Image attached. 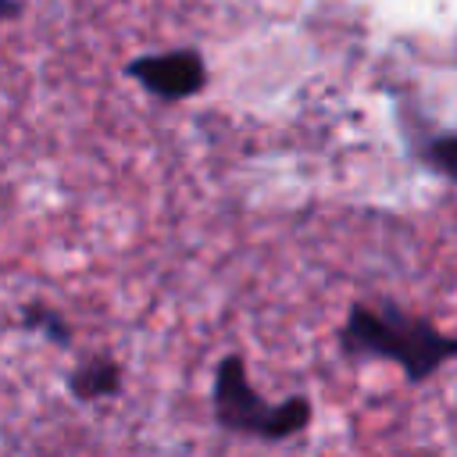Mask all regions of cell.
<instances>
[{"label":"cell","mask_w":457,"mask_h":457,"mask_svg":"<svg viewBox=\"0 0 457 457\" xmlns=\"http://www.w3.org/2000/svg\"><path fill=\"white\" fill-rule=\"evenodd\" d=\"M425 161H428L439 175H446V179L457 182V132L432 139V143L425 146Z\"/></svg>","instance_id":"cell-6"},{"label":"cell","mask_w":457,"mask_h":457,"mask_svg":"<svg viewBox=\"0 0 457 457\" xmlns=\"http://www.w3.org/2000/svg\"><path fill=\"white\" fill-rule=\"evenodd\" d=\"M339 346L350 357H386L407 371V378L421 382L450 357H457V336L439 332L432 321L396 307H364L353 303L346 325L339 332Z\"/></svg>","instance_id":"cell-1"},{"label":"cell","mask_w":457,"mask_h":457,"mask_svg":"<svg viewBox=\"0 0 457 457\" xmlns=\"http://www.w3.org/2000/svg\"><path fill=\"white\" fill-rule=\"evenodd\" d=\"M18 11H21V4H18V0H0V21H4V18H14Z\"/></svg>","instance_id":"cell-7"},{"label":"cell","mask_w":457,"mask_h":457,"mask_svg":"<svg viewBox=\"0 0 457 457\" xmlns=\"http://www.w3.org/2000/svg\"><path fill=\"white\" fill-rule=\"evenodd\" d=\"M214 414H218V425L228 432L278 443V439L300 436L311 425V400L289 396L282 403H268L250 386L243 357L232 353L214 371Z\"/></svg>","instance_id":"cell-2"},{"label":"cell","mask_w":457,"mask_h":457,"mask_svg":"<svg viewBox=\"0 0 457 457\" xmlns=\"http://www.w3.org/2000/svg\"><path fill=\"white\" fill-rule=\"evenodd\" d=\"M71 393L79 400H104L121 389V368L111 357H89L71 371Z\"/></svg>","instance_id":"cell-4"},{"label":"cell","mask_w":457,"mask_h":457,"mask_svg":"<svg viewBox=\"0 0 457 457\" xmlns=\"http://www.w3.org/2000/svg\"><path fill=\"white\" fill-rule=\"evenodd\" d=\"M129 75L154 93L157 100H186L196 96L207 82L204 57L196 50H168V54H146L129 64Z\"/></svg>","instance_id":"cell-3"},{"label":"cell","mask_w":457,"mask_h":457,"mask_svg":"<svg viewBox=\"0 0 457 457\" xmlns=\"http://www.w3.org/2000/svg\"><path fill=\"white\" fill-rule=\"evenodd\" d=\"M21 321H25V328H36V332H46L54 343H68V325H64V318L57 314V311H50V307H43V303H29V307H21Z\"/></svg>","instance_id":"cell-5"}]
</instances>
